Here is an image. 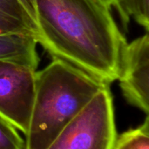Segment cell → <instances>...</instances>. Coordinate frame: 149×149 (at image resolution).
I'll list each match as a JSON object with an SVG mask.
<instances>
[{
    "label": "cell",
    "mask_w": 149,
    "mask_h": 149,
    "mask_svg": "<svg viewBox=\"0 0 149 149\" xmlns=\"http://www.w3.org/2000/svg\"><path fill=\"white\" fill-rule=\"evenodd\" d=\"M37 41L53 57L110 85L120 74L126 38L101 0H28Z\"/></svg>",
    "instance_id": "cell-1"
},
{
    "label": "cell",
    "mask_w": 149,
    "mask_h": 149,
    "mask_svg": "<svg viewBox=\"0 0 149 149\" xmlns=\"http://www.w3.org/2000/svg\"><path fill=\"white\" fill-rule=\"evenodd\" d=\"M107 85L59 58L36 72L24 149H46L62 129Z\"/></svg>",
    "instance_id": "cell-2"
},
{
    "label": "cell",
    "mask_w": 149,
    "mask_h": 149,
    "mask_svg": "<svg viewBox=\"0 0 149 149\" xmlns=\"http://www.w3.org/2000/svg\"><path fill=\"white\" fill-rule=\"evenodd\" d=\"M117 136L113 96L107 86L46 149H113Z\"/></svg>",
    "instance_id": "cell-3"
},
{
    "label": "cell",
    "mask_w": 149,
    "mask_h": 149,
    "mask_svg": "<svg viewBox=\"0 0 149 149\" xmlns=\"http://www.w3.org/2000/svg\"><path fill=\"white\" fill-rule=\"evenodd\" d=\"M37 69L11 60H0V116L24 135L28 131Z\"/></svg>",
    "instance_id": "cell-4"
},
{
    "label": "cell",
    "mask_w": 149,
    "mask_h": 149,
    "mask_svg": "<svg viewBox=\"0 0 149 149\" xmlns=\"http://www.w3.org/2000/svg\"><path fill=\"white\" fill-rule=\"evenodd\" d=\"M118 79L128 103L148 115L149 37L148 34L126 44L122 49Z\"/></svg>",
    "instance_id": "cell-5"
},
{
    "label": "cell",
    "mask_w": 149,
    "mask_h": 149,
    "mask_svg": "<svg viewBox=\"0 0 149 149\" xmlns=\"http://www.w3.org/2000/svg\"><path fill=\"white\" fill-rule=\"evenodd\" d=\"M12 33L37 38V25L28 0H0V35Z\"/></svg>",
    "instance_id": "cell-6"
},
{
    "label": "cell",
    "mask_w": 149,
    "mask_h": 149,
    "mask_svg": "<svg viewBox=\"0 0 149 149\" xmlns=\"http://www.w3.org/2000/svg\"><path fill=\"white\" fill-rule=\"evenodd\" d=\"M37 44V38L32 35H0V60L16 61L37 69L39 63Z\"/></svg>",
    "instance_id": "cell-7"
},
{
    "label": "cell",
    "mask_w": 149,
    "mask_h": 149,
    "mask_svg": "<svg viewBox=\"0 0 149 149\" xmlns=\"http://www.w3.org/2000/svg\"><path fill=\"white\" fill-rule=\"evenodd\" d=\"M149 0H116L114 6L125 26L134 18L141 26L148 31Z\"/></svg>",
    "instance_id": "cell-8"
},
{
    "label": "cell",
    "mask_w": 149,
    "mask_h": 149,
    "mask_svg": "<svg viewBox=\"0 0 149 149\" xmlns=\"http://www.w3.org/2000/svg\"><path fill=\"white\" fill-rule=\"evenodd\" d=\"M113 149H149V118L143 124L117 136Z\"/></svg>",
    "instance_id": "cell-9"
},
{
    "label": "cell",
    "mask_w": 149,
    "mask_h": 149,
    "mask_svg": "<svg viewBox=\"0 0 149 149\" xmlns=\"http://www.w3.org/2000/svg\"><path fill=\"white\" fill-rule=\"evenodd\" d=\"M19 131L0 116V149H24Z\"/></svg>",
    "instance_id": "cell-10"
},
{
    "label": "cell",
    "mask_w": 149,
    "mask_h": 149,
    "mask_svg": "<svg viewBox=\"0 0 149 149\" xmlns=\"http://www.w3.org/2000/svg\"><path fill=\"white\" fill-rule=\"evenodd\" d=\"M104 3H106L107 6H112V5H113L114 4V3L116 2V0H101Z\"/></svg>",
    "instance_id": "cell-11"
}]
</instances>
